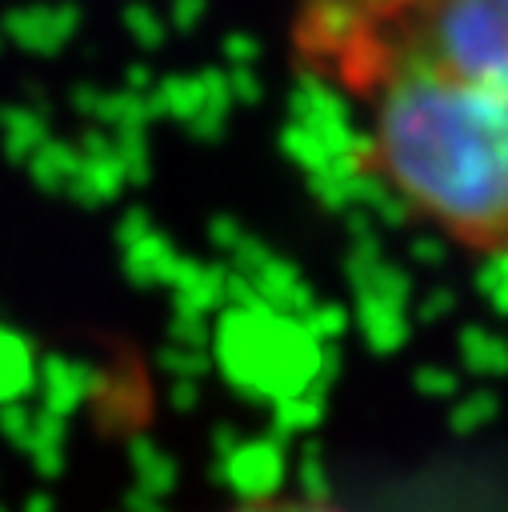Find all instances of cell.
I'll return each mask as SVG.
<instances>
[{"mask_svg":"<svg viewBox=\"0 0 508 512\" xmlns=\"http://www.w3.org/2000/svg\"><path fill=\"white\" fill-rule=\"evenodd\" d=\"M292 40L384 188L464 248H508V0H304Z\"/></svg>","mask_w":508,"mask_h":512,"instance_id":"6da1fadb","label":"cell"},{"mask_svg":"<svg viewBox=\"0 0 508 512\" xmlns=\"http://www.w3.org/2000/svg\"><path fill=\"white\" fill-rule=\"evenodd\" d=\"M232 512H332V508L312 504V500H256V504H240Z\"/></svg>","mask_w":508,"mask_h":512,"instance_id":"7a4b0ae2","label":"cell"}]
</instances>
